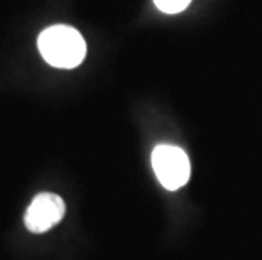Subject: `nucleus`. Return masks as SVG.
<instances>
[{
  "label": "nucleus",
  "mask_w": 262,
  "mask_h": 260,
  "mask_svg": "<svg viewBox=\"0 0 262 260\" xmlns=\"http://www.w3.org/2000/svg\"><path fill=\"white\" fill-rule=\"evenodd\" d=\"M37 48L46 63L54 68L71 69L85 59L86 42L71 26H51L39 34Z\"/></svg>",
  "instance_id": "nucleus-1"
},
{
  "label": "nucleus",
  "mask_w": 262,
  "mask_h": 260,
  "mask_svg": "<svg viewBox=\"0 0 262 260\" xmlns=\"http://www.w3.org/2000/svg\"><path fill=\"white\" fill-rule=\"evenodd\" d=\"M152 168L166 190L176 191L189 179V159L185 151L174 146H158L152 152Z\"/></svg>",
  "instance_id": "nucleus-2"
},
{
  "label": "nucleus",
  "mask_w": 262,
  "mask_h": 260,
  "mask_svg": "<svg viewBox=\"0 0 262 260\" xmlns=\"http://www.w3.org/2000/svg\"><path fill=\"white\" fill-rule=\"evenodd\" d=\"M64 201L54 193H41L29 204L24 215L26 228L32 233H44L56 226L64 217Z\"/></svg>",
  "instance_id": "nucleus-3"
},
{
  "label": "nucleus",
  "mask_w": 262,
  "mask_h": 260,
  "mask_svg": "<svg viewBox=\"0 0 262 260\" xmlns=\"http://www.w3.org/2000/svg\"><path fill=\"white\" fill-rule=\"evenodd\" d=\"M191 0H154L156 7L164 14H178L185 10Z\"/></svg>",
  "instance_id": "nucleus-4"
}]
</instances>
